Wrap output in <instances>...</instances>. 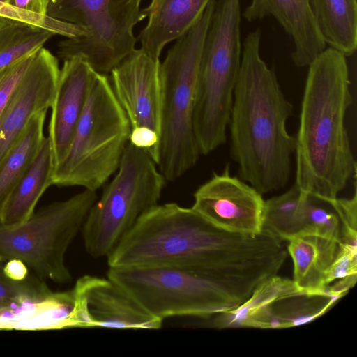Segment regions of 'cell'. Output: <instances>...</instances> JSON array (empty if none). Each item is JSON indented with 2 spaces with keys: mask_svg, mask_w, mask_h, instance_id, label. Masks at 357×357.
I'll list each match as a JSON object with an SVG mask.
<instances>
[{
  "mask_svg": "<svg viewBox=\"0 0 357 357\" xmlns=\"http://www.w3.org/2000/svg\"><path fill=\"white\" fill-rule=\"evenodd\" d=\"M241 0H215L206 35L194 114L196 135L226 137L241 61Z\"/></svg>",
  "mask_w": 357,
  "mask_h": 357,
  "instance_id": "9",
  "label": "cell"
},
{
  "mask_svg": "<svg viewBox=\"0 0 357 357\" xmlns=\"http://www.w3.org/2000/svg\"><path fill=\"white\" fill-rule=\"evenodd\" d=\"M346 57L329 47L309 64L295 137V184L326 201L356 174L345 121L352 103Z\"/></svg>",
  "mask_w": 357,
  "mask_h": 357,
  "instance_id": "3",
  "label": "cell"
},
{
  "mask_svg": "<svg viewBox=\"0 0 357 357\" xmlns=\"http://www.w3.org/2000/svg\"><path fill=\"white\" fill-rule=\"evenodd\" d=\"M143 0H50L47 14L77 25L83 36L58 44L63 59L81 55L93 70L107 75L136 50L135 27L146 18Z\"/></svg>",
  "mask_w": 357,
  "mask_h": 357,
  "instance_id": "10",
  "label": "cell"
},
{
  "mask_svg": "<svg viewBox=\"0 0 357 357\" xmlns=\"http://www.w3.org/2000/svg\"><path fill=\"white\" fill-rule=\"evenodd\" d=\"M211 0H151L143 8L148 21L137 38L142 50L159 58L165 47L187 33Z\"/></svg>",
  "mask_w": 357,
  "mask_h": 357,
  "instance_id": "18",
  "label": "cell"
},
{
  "mask_svg": "<svg viewBox=\"0 0 357 357\" xmlns=\"http://www.w3.org/2000/svg\"><path fill=\"white\" fill-rule=\"evenodd\" d=\"M50 0H10L9 3L38 14L47 15Z\"/></svg>",
  "mask_w": 357,
  "mask_h": 357,
  "instance_id": "31",
  "label": "cell"
},
{
  "mask_svg": "<svg viewBox=\"0 0 357 357\" xmlns=\"http://www.w3.org/2000/svg\"><path fill=\"white\" fill-rule=\"evenodd\" d=\"M45 280L33 273L22 278L12 275L0 261V316L25 305H45L54 296Z\"/></svg>",
  "mask_w": 357,
  "mask_h": 357,
  "instance_id": "24",
  "label": "cell"
},
{
  "mask_svg": "<svg viewBox=\"0 0 357 357\" xmlns=\"http://www.w3.org/2000/svg\"><path fill=\"white\" fill-rule=\"evenodd\" d=\"M346 294L332 286L312 291L275 275L261 284L236 309L214 316L215 328L282 329L305 324L326 313Z\"/></svg>",
  "mask_w": 357,
  "mask_h": 357,
  "instance_id": "11",
  "label": "cell"
},
{
  "mask_svg": "<svg viewBox=\"0 0 357 357\" xmlns=\"http://www.w3.org/2000/svg\"><path fill=\"white\" fill-rule=\"evenodd\" d=\"M260 41L258 29L243 41L228 126L241 178L264 195L287 184L295 137L287 129L292 105L261 58Z\"/></svg>",
  "mask_w": 357,
  "mask_h": 357,
  "instance_id": "2",
  "label": "cell"
},
{
  "mask_svg": "<svg viewBox=\"0 0 357 357\" xmlns=\"http://www.w3.org/2000/svg\"><path fill=\"white\" fill-rule=\"evenodd\" d=\"M357 278V238L340 239L334 261L326 275V284L329 286L338 280L356 284Z\"/></svg>",
  "mask_w": 357,
  "mask_h": 357,
  "instance_id": "28",
  "label": "cell"
},
{
  "mask_svg": "<svg viewBox=\"0 0 357 357\" xmlns=\"http://www.w3.org/2000/svg\"><path fill=\"white\" fill-rule=\"evenodd\" d=\"M305 194L294 183L284 193L265 200L262 230L281 241H289L300 236Z\"/></svg>",
  "mask_w": 357,
  "mask_h": 357,
  "instance_id": "23",
  "label": "cell"
},
{
  "mask_svg": "<svg viewBox=\"0 0 357 357\" xmlns=\"http://www.w3.org/2000/svg\"><path fill=\"white\" fill-rule=\"evenodd\" d=\"M54 168L52 145L47 137L31 165L6 199L0 213L1 223L17 224L32 215L42 195L52 185Z\"/></svg>",
  "mask_w": 357,
  "mask_h": 357,
  "instance_id": "19",
  "label": "cell"
},
{
  "mask_svg": "<svg viewBox=\"0 0 357 357\" xmlns=\"http://www.w3.org/2000/svg\"><path fill=\"white\" fill-rule=\"evenodd\" d=\"M287 255L282 241L264 230L230 233L192 207L167 203L144 213L107 258L109 267L176 266L208 271L251 296L277 275Z\"/></svg>",
  "mask_w": 357,
  "mask_h": 357,
  "instance_id": "1",
  "label": "cell"
},
{
  "mask_svg": "<svg viewBox=\"0 0 357 357\" xmlns=\"http://www.w3.org/2000/svg\"><path fill=\"white\" fill-rule=\"evenodd\" d=\"M117 170L81 230L86 252L93 258L107 257L138 219L158 204L165 184L152 158L129 142Z\"/></svg>",
  "mask_w": 357,
  "mask_h": 357,
  "instance_id": "7",
  "label": "cell"
},
{
  "mask_svg": "<svg viewBox=\"0 0 357 357\" xmlns=\"http://www.w3.org/2000/svg\"><path fill=\"white\" fill-rule=\"evenodd\" d=\"M54 36L44 29L8 20L0 30V70L44 47Z\"/></svg>",
  "mask_w": 357,
  "mask_h": 357,
  "instance_id": "25",
  "label": "cell"
},
{
  "mask_svg": "<svg viewBox=\"0 0 357 357\" xmlns=\"http://www.w3.org/2000/svg\"><path fill=\"white\" fill-rule=\"evenodd\" d=\"M0 1H3V2L9 3L10 0H0Z\"/></svg>",
  "mask_w": 357,
  "mask_h": 357,
  "instance_id": "33",
  "label": "cell"
},
{
  "mask_svg": "<svg viewBox=\"0 0 357 357\" xmlns=\"http://www.w3.org/2000/svg\"><path fill=\"white\" fill-rule=\"evenodd\" d=\"M47 110L36 114L0 162V213L17 183L38 155L45 137L43 129Z\"/></svg>",
  "mask_w": 357,
  "mask_h": 357,
  "instance_id": "22",
  "label": "cell"
},
{
  "mask_svg": "<svg viewBox=\"0 0 357 357\" xmlns=\"http://www.w3.org/2000/svg\"><path fill=\"white\" fill-rule=\"evenodd\" d=\"M96 200V192L85 189L43 207L24 222H0V261H19L43 280L69 282L66 254Z\"/></svg>",
  "mask_w": 357,
  "mask_h": 357,
  "instance_id": "8",
  "label": "cell"
},
{
  "mask_svg": "<svg viewBox=\"0 0 357 357\" xmlns=\"http://www.w3.org/2000/svg\"><path fill=\"white\" fill-rule=\"evenodd\" d=\"M160 135L146 127L131 128L128 142L145 151L157 165L159 158Z\"/></svg>",
  "mask_w": 357,
  "mask_h": 357,
  "instance_id": "30",
  "label": "cell"
},
{
  "mask_svg": "<svg viewBox=\"0 0 357 357\" xmlns=\"http://www.w3.org/2000/svg\"><path fill=\"white\" fill-rule=\"evenodd\" d=\"M116 282L153 315L213 317L236 309L250 296L208 271L176 266L109 267Z\"/></svg>",
  "mask_w": 357,
  "mask_h": 357,
  "instance_id": "6",
  "label": "cell"
},
{
  "mask_svg": "<svg viewBox=\"0 0 357 357\" xmlns=\"http://www.w3.org/2000/svg\"><path fill=\"white\" fill-rule=\"evenodd\" d=\"M215 0L184 35L174 41L160 63L161 127L158 168L174 181L194 167L200 152L194 114L204 43Z\"/></svg>",
  "mask_w": 357,
  "mask_h": 357,
  "instance_id": "4",
  "label": "cell"
},
{
  "mask_svg": "<svg viewBox=\"0 0 357 357\" xmlns=\"http://www.w3.org/2000/svg\"><path fill=\"white\" fill-rule=\"evenodd\" d=\"M192 208L209 222L226 231L255 235L262 231L264 199L255 188L230 174H220L199 186Z\"/></svg>",
  "mask_w": 357,
  "mask_h": 357,
  "instance_id": "12",
  "label": "cell"
},
{
  "mask_svg": "<svg viewBox=\"0 0 357 357\" xmlns=\"http://www.w3.org/2000/svg\"><path fill=\"white\" fill-rule=\"evenodd\" d=\"M79 328L159 329L153 315L126 289L108 278L84 275L74 287Z\"/></svg>",
  "mask_w": 357,
  "mask_h": 357,
  "instance_id": "13",
  "label": "cell"
},
{
  "mask_svg": "<svg viewBox=\"0 0 357 357\" xmlns=\"http://www.w3.org/2000/svg\"><path fill=\"white\" fill-rule=\"evenodd\" d=\"M96 71L81 55L63 60L51 105L49 135L55 167L66 157Z\"/></svg>",
  "mask_w": 357,
  "mask_h": 357,
  "instance_id": "16",
  "label": "cell"
},
{
  "mask_svg": "<svg viewBox=\"0 0 357 357\" xmlns=\"http://www.w3.org/2000/svg\"><path fill=\"white\" fill-rule=\"evenodd\" d=\"M339 242L315 236H301L287 247L294 264V282L301 289L324 290L326 275L335 259Z\"/></svg>",
  "mask_w": 357,
  "mask_h": 357,
  "instance_id": "20",
  "label": "cell"
},
{
  "mask_svg": "<svg viewBox=\"0 0 357 357\" xmlns=\"http://www.w3.org/2000/svg\"><path fill=\"white\" fill-rule=\"evenodd\" d=\"M60 73L58 59L44 47L33 59L0 116V162L38 112L52 104Z\"/></svg>",
  "mask_w": 357,
  "mask_h": 357,
  "instance_id": "15",
  "label": "cell"
},
{
  "mask_svg": "<svg viewBox=\"0 0 357 357\" xmlns=\"http://www.w3.org/2000/svg\"><path fill=\"white\" fill-rule=\"evenodd\" d=\"M340 233V219L331 203L305 193L300 236H315L339 242Z\"/></svg>",
  "mask_w": 357,
  "mask_h": 357,
  "instance_id": "26",
  "label": "cell"
},
{
  "mask_svg": "<svg viewBox=\"0 0 357 357\" xmlns=\"http://www.w3.org/2000/svg\"><path fill=\"white\" fill-rule=\"evenodd\" d=\"M319 31L326 43L346 56L357 47L356 0H310Z\"/></svg>",
  "mask_w": 357,
  "mask_h": 357,
  "instance_id": "21",
  "label": "cell"
},
{
  "mask_svg": "<svg viewBox=\"0 0 357 357\" xmlns=\"http://www.w3.org/2000/svg\"><path fill=\"white\" fill-rule=\"evenodd\" d=\"M0 17L44 29L65 38L81 37L85 33L84 29L77 25L52 18L48 15L33 13L3 1H0Z\"/></svg>",
  "mask_w": 357,
  "mask_h": 357,
  "instance_id": "27",
  "label": "cell"
},
{
  "mask_svg": "<svg viewBox=\"0 0 357 357\" xmlns=\"http://www.w3.org/2000/svg\"><path fill=\"white\" fill-rule=\"evenodd\" d=\"M160 60L136 49L110 72L112 91L131 128L146 127L160 137Z\"/></svg>",
  "mask_w": 357,
  "mask_h": 357,
  "instance_id": "14",
  "label": "cell"
},
{
  "mask_svg": "<svg viewBox=\"0 0 357 357\" xmlns=\"http://www.w3.org/2000/svg\"><path fill=\"white\" fill-rule=\"evenodd\" d=\"M271 15L292 39L291 59L297 67L308 66L326 49L310 0H251L243 13L248 22Z\"/></svg>",
  "mask_w": 357,
  "mask_h": 357,
  "instance_id": "17",
  "label": "cell"
},
{
  "mask_svg": "<svg viewBox=\"0 0 357 357\" xmlns=\"http://www.w3.org/2000/svg\"><path fill=\"white\" fill-rule=\"evenodd\" d=\"M35 52L21 58L0 70V116L15 89L29 67Z\"/></svg>",
  "mask_w": 357,
  "mask_h": 357,
  "instance_id": "29",
  "label": "cell"
},
{
  "mask_svg": "<svg viewBox=\"0 0 357 357\" xmlns=\"http://www.w3.org/2000/svg\"><path fill=\"white\" fill-rule=\"evenodd\" d=\"M8 20L0 17V30Z\"/></svg>",
  "mask_w": 357,
  "mask_h": 357,
  "instance_id": "32",
  "label": "cell"
},
{
  "mask_svg": "<svg viewBox=\"0 0 357 357\" xmlns=\"http://www.w3.org/2000/svg\"><path fill=\"white\" fill-rule=\"evenodd\" d=\"M131 127L107 75L96 73L70 146L52 185L96 192L118 169Z\"/></svg>",
  "mask_w": 357,
  "mask_h": 357,
  "instance_id": "5",
  "label": "cell"
}]
</instances>
